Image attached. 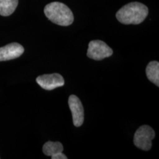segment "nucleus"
Here are the masks:
<instances>
[{
    "label": "nucleus",
    "mask_w": 159,
    "mask_h": 159,
    "mask_svg": "<svg viewBox=\"0 0 159 159\" xmlns=\"http://www.w3.org/2000/svg\"><path fill=\"white\" fill-rule=\"evenodd\" d=\"M148 13L146 5L134 2L121 7L117 11L116 17L119 22L124 25H139L144 21Z\"/></svg>",
    "instance_id": "1"
},
{
    "label": "nucleus",
    "mask_w": 159,
    "mask_h": 159,
    "mask_svg": "<svg viewBox=\"0 0 159 159\" xmlns=\"http://www.w3.org/2000/svg\"><path fill=\"white\" fill-rule=\"evenodd\" d=\"M113 55V49L104 41L100 40H94L89 43V49L87 51V56L95 61L109 57Z\"/></svg>",
    "instance_id": "4"
},
{
    "label": "nucleus",
    "mask_w": 159,
    "mask_h": 159,
    "mask_svg": "<svg viewBox=\"0 0 159 159\" xmlns=\"http://www.w3.org/2000/svg\"><path fill=\"white\" fill-rule=\"evenodd\" d=\"M44 14L49 21L60 26H69L74 21L72 11L65 4L53 2L45 6Z\"/></svg>",
    "instance_id": "2"
},
{
    "label": "nucleus",
    "mask_w": 159,
    "mask_h": 159,
    "mask_svg": "<svg viewBox=\"0 0 159 159\" xmlns=\"http://www.w3.org/2000/svg\"><path fill=\"white\" fill-rule=\"evenodd\" d=\"M63 147L61 142H47L43 146V152L46 156H52L57 152H63Z\"/></svg>",
    "instance_id": "10"
},
{
    "label": "nucleus",
    "mask_w": 159,
    "mask_h": 159,
    "mask_svg": "<svg viewBox=\"0 0 159 159\" xmlns=\"http://www.w3.org/2000/svg\"><path fill=\"white\" fill-rule=\"evenodd\" d=\"M156 136L153 129L148 125H142L137 129L134 134L135 146L141 150L148 151L152 148V140Z\"/></svg>",
    "instance_id": "3"
},
{
    "label": "nucleus",
    "mask_w": 159,
    "mask_h": 159,
    "mask_svg": "<svg viewBox=\"0 0 159 159\" xmlns=\"http://www.w3.org/2000/svg\"><path fill=\"white\" fill-rule=\"evenodd\" d=\"M69 106L72 114L73 124L75 127H80L84 122V108L80 99L75 95L69 98Z\"/></svg>",
    "instance_id": "6"
},
{
    "label": "nucleus",
    "mask_w": 159,
    "mask_h": 159,
    "mask_svg": "<svg viewBox=\"0 0 159 159\" xmlns=\"http://www.w3.org/2000/svg\"><path fill=\"white\" fill-rule=\"evenodd\" d=\"M52 159H67V156L63 153V152H57L51 156Z\"/></svg>",
    "instance_id": "11"
},
{
    "label": "nucleus",
    "mask_w": 159,
    "mask_h": 159,
    "mask_svg": "<svg viewBox=\"0 0 159 159\" xmlns=\"http://www.w3.org/2000/svg\"><path fill=\"white\" fill-rule=\"evenodd\" d=\"M19 0H0V15L9 16L16 9Z\"/></svg>",
    "instance_id": "9"
},
{
    "label": "nucleus",
    "mask_w": 159,
    "mask_h": 159,
    "mask_svg": "<svg viewBox=\"0 0 159 159\" xmlns=\"http://www.w3.org/2000/svg\"><path fill=\"white\" fill-rule=\"evenodd\" d=\"M25 52V49L18 43H11L0 47V61H6L19 57Z\"/></svg>",
    "instance_id": "7"
},
{
    "label": "nucleus",
    "mask_w": 159,
    "mask_h": 159,
    "mask_svg": "<svg viewBox=\"0 0 159 159\" xmlns=\"http://www.w3.org/2000/svg\"><path fill=\"white\" fill-rule=\"evenodd\" d=\"M146 75L148 80L153 83L156 86H159V63L158 61H151L146 68Z\"/></svg>",
    "instance_id": "8"
},
{
    "label": "nucleus",
    "mask_w": 159,
    "mask_h": 159,
    "mask_svg": "<svg viewBox=\"0 0 159 159\" xmlns=\"http://www.w3.org/2000/svg\"><path fill=\"white\" fill-rule=\"evenodd\" d=\"M36 82L41 88L47 91L61 87L64 85V79L58 73L50 75H43L36 78Z\"/></svg>",
    "instance_id": "5"
}]
</instances>
